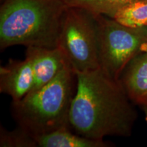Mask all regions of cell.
<instances>
[{"label": "cell", "instance_id": "6da1fadb", "mask_svg": "<svg viewBox=\"0 0 147 147\" xmlns=\"http://www.w3.org/2000/svg\"><path fill=\"white\" fill-rule=\"evenodd\" d=\"M76 74V91L69 115L74 131L97 140L130 136L137 113L119 80L101 67Z\"/></svg>", "mask_w": 147, "mask_h": 147}, {"label": "cell", "instance_id": "7a4b0ae2", "mask_svg": "<svg viewBox=\"0 0 147 147\" xmlns=\"http://www.w3.org/2000/svg\"><path fill=\"white\" fill-rule=\"evenodd\" d=\"M67 5L64 0H3L0 48L57 47Z\"/></svg>", "mask_w": 147, "mask_h": 147}, {"label": "cell", "instance_id": "3957f363", "mask_svg": "<svg viewBox=\"0 0 147 147\" xmlns=\"http://www.w3.org/2000/svg\"><path fill=\"white\" fill-rule=\"evenodd\" d=\"M76 74L69 65L51 82L12 101L11 111L18 126L34 137L63 127L71 128L69 115L76 91Z\"/></svg>", "mask_w": 147, "mask_h": 147}, {"label": "cell", "instance_id": "277c9868", "mask_svg": "<svg viewBox=\"0 0 147 147\" xmlns=\"http://www.w3.org/2000/svg\"><path fill=\"white\" fill-rule=\"evenodd\" d=\"M94 16L100 67L109 76L119 80L128 63L147 49V27L134 28L108 16Z\"/></svg>", "mask_w": 147, "mask_h": 147}, {"label": "cell", "instance_id": "5b68a950", "mask_svg": "<svg viewBox=\"0 0 147 147\" xmlns=\"http://www.w3.org/2000/svg\"><path fill=\"white\" fill-rule=\"evenodd\" d=\"M57 47L75 72L100 68L95 16L84 9L68 6Z\"/></svg>", "mask_w": 147, "mask_h": 147}, {"label": "cell", "instance_id": "8992f818", "mask_svg": "<svg viewBox=\"0 0 147 147\" xmlns=\"http://www.w3.org/2000/svg\"><path fill=\"white\" fill-rule=\"evenodd\" d=\"M25 57L32 64L34 83L32 91L51 82L66 65H69L59 48L27 47Z\"/></svg>", "mask_w": 147, "mask_h": 147}, {"label": "cell", "instance_id": "52a82bcc", "mask_svg": "<svg viewBox=\"0 0 147 147\" xmlns=\"http://www.w3.org/2000/svg\"><path fill=\"white\" fill-rule=\"evenodd\" d=\"M34 77L31 62L10 59L8 63L0 67V92L8 94L12 101L23 98L32 91Z\"/></svg>", "mask_w": 147, "mask_h": 147}, {"label": "cell", "instance_id": "ba28073f", "mask_svg": "<svg viewBox=\"0 0 147 147\" xmlns=\"http://www.w3.org/2000/svg\"><path fill=\"white\" fill-rule=\"evenodd\" d=\"M119 81L132 102L141 107L147 106V49L128 63Z\"/></svg>", "mask_w": 147, "mask_h": 147}, {"label": "cell", "instance_id": "9c48e42d", "mask_svg": "<svg viewBox=\"0 0 147 147\" xmlns=\"http://www.w3.org/2000/svg\"><path fill=\"white\" fill-rule=\"evenodd\" d=\"M40 147H108L111 143L74 134L71 128L63 127L45 135L34 137Z\"/></svg>", "mask_w": 147, "mask_h": 147}, {"label": "cell", "instance_id": "30bf717a", "mask_svg": "<svg viewBox=\"0 0 147 147\" xmlns=\"http://www.w3.org/2000/svg\"><path fill=\"white\" fill-rule=\"evenodd\" d=\"M142 0H64L69 7L84 9L94 16L104 15L113 18L121 8Z\"/></svg>", "mask_w": 147, "mask_h": 147}, {"label": "cell", "instance_id": "8fae6325", "mask_svg": "<svg viewBox=\"0 0 147 147\" xmlns=\"http://www.w3.org/2000/svg\"><path fill=\"white\" fill-rule=\"evenodd\" d=\"M113 18L127 27H147V0L126 5L119 10Z\"/></svg>", "mask_w": 147, "mask_h": 147}, {"label": "cell", "instance_id": "7c38bea8", "mask_svg": "<svg viewBox=\"0 0 147 147\" xmlns=\"http://www.w3.org/2000/svg\"><path fill=\"white\" fill-rule=\"evenodd\" d=\"M0 146L1 147H36V140L32 134L18 126L12 131H8L4 127L0 128Z\"/></svg>", "mask_w": 147, "mask_h": 147}, {"label": "cell", "instance_id": "4fadbf2b", "mask_svg": "<svg viewBox=\"0 0 147 147\" xmlns=\"http://www.w3.org/2000/svg\"><path fill=\"white\" fill-rule=\"evenodd\" d=\"M142 108L143 111H144V113L145 119H146V123H147V106H142Z\"/></svg>", "mask_w": 147, "mask_h": 147}]
</instances>
